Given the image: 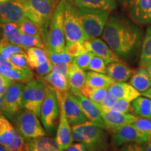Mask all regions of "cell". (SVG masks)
I'll list each match as a JSON object with an SVG mask.
<instances>
[{
    "label": "cell",
    "instance_id": "8",
    "mask_svg": "<svg viewBox=\"0 0 151 151\" xmlns=\"http://www.w3.org/2000/svg\"><path fill=\"white\" fill-rule=\"evenodd\" d=\"M16 129L26 140L46 135L39 117L32 111L22 109L15 117Z\"/></svg>",
    "mask_w": 151,
    "mask_h": 151
},
{
    "label": "cell",
    "instance_id": "60",
    "mask_svg": "<svg viewBox=\"0 0 151 151\" xmlns=\"http://www.w3.org/2000/svg\"><path fill=\"white\" fill-rule=\"evenodd\" d=\"M1 114H0V116H1Z\"/></svg>",
    "mask_w": 151,
    "mask_h": 151
},
{
    "label": "cell",
    "instance_id": "50",
    "mask_svg": "<svg viewBox=\"0 0 151 151\" xmlns=\"http://www.w3.org/2000/svg\"><path fill=\"white\" fill-rule=\"evenodd\" d=\"M65 151H88V150L82 143L76 142L72 143L69 148L65 150Z\"/></svg>",
    "mask_w": 151,
    "mask_h": 151
},
{
    "label": "cell",
    "instance_id": "49",
    "mask_svg": "<svg viewBox=\"0 0 151 151\" xmlns=\"http://www.w3.org/2000/svg\"><path fill=\"white\" fill-rule=\"evenodd\" d=\"M116 151H145V149L143 145L137 144V143H129L118 148Z\"/></svg>",
    "mask_w": 151,
    "mask_h": 151
},
{
    "label": "cell",
    "instance_id": "42",
    "mask_svg": "<svg viewBox=\"0 0 151 151\" xmlns=\"http://www.w3.org/2000/svg\"><path fill=\"white\" fill-rule=\"evenodd\" d=\"M93 55L94 53L92 52H84L73 58L72 63L83 70H87L89 66L90 60Z\"/></svg>",
    "mask_w": 151,
    "mask_h": 151
},
{
    "label": "cell",
    "instance_id": "41",
    "mask_svg": "<svg viewBox=\"0 0 151 151\" xmlns=\"http://www.w3.org/2000/svg\"><path fill=\"white\" fill-rule=\"evenodd\" d=\"M132 124L138 130L151 137V120L150 119L137 116Z\"/></svg>",
    "mask_w": 151,
    "mask_h": 151
},
{
    "label": "cell",
    "instance_id": "9",
    "mask_svg": "<svg viewBox=\"0 0 151 151\" xmlns=\"http://www.w3.org/2000/svg\"><path fill=\"white\" fill-rule=\"evenodd\" d=\"M59 100L53 88L47 85L46 94L40 111V119L45 129L52 133L55 129L60 114Z\"/></svg>",
    "mask_w": 151,
    "mask_h": 151
},
{
    "label": "cell",
    "instance_id": "22",
    "mask_svg": "<svg viewBox=\"0 0 151 151\" xmlns=\"http://www.w3.org/2000/svg\"><path fill=\"white\" fill-rule=\"evenodd\" d=\"M117 99H124L132 101L137 97L141 96V93L134 88L130 83L125 82L115 81L109 88Z\"/></svg>",
    "mask_w": 151,
    "mask_h": 151
},
{
    "label": "cell",
    "instance_id": "32",
    "mask_svg": "<svg viewBox=\"0 0 151 151\" xmlns=\"http://www.w3.org/2000/svg\"><path fill=\"white\" fill-rule=\"evenodd\" d=\"M139 63L141 67L145 68L151 64V25L147 28L143 39Z\"/></svg>",
    "mask_w": 151,
    "mask_h": 151
},
{
    "label": "cell",
    "instance_id": "12",
    "mask_svg": "<svg viewBox=\"0 0 151 151\" xmlns=\"http://www.w3.org/2000/svg\"><path fill=\"white\" fill-rule=\"evenodd\" d=\"M56 92L58 100L60 102V122L55 137L56 142L61 150H65L72 144L73 137L72 127H71L70 122L66 116L64 109L62 95L64 92Z\"/></svg>",
    "mask_w": 151,
    "mask_h": 151
},
{
    "label": "cell",
    "instance_id": "44",
    "mask_svg": "<svg viewBox=\"0 0 151 151\" xmlns=\"http://www.w3.org/2000/svg\"><path fill=\"white\" fill-rule=\"evenodd\" d=\"M66 51L73 58L84 52H88L85 48L83 41H76L71 43V45L66 47Z\"/></svg>",
    "mask_w": 151,
    "mask_h": 151
},
{
    "label": "cell",
    "instance_id": "54",
    "mask_svg": "<svg viewBox=\"0 0 151 151\" xmlns=\"http://www.w3.org/2000/svg\"><path fill=\"white\" fill-rule=\"evenodd\" d=\"M145 151H151V137L149 138L148 141L146 144H144Z\"/></svg>",
    "mask_w": 151,
    "mask_h": 151
},
{
    "label": "cell",
    "instance_id": "52",
    "mask_svg": "<svg viewBox=\"0 0 151 151\" xmlns=\"http://www.w3.org/2000/svg\"><path fill=\"white\" fill-rule=\"evenodd\" d=\"M0 65L8 66L10 67H17L12 63V62L10 60L6 59V58H3L1 55H0Z\"/></svg>",
    "mask_w": 151,
    "mask_h": 151
},
{
    "label": "cell",
    "instance_id": "59",
    "mask_svg": "<svg viewBox=\"0 0 151 151\" xmlns=\"http://www.w3.org/2000/svg\"><path fill=\"white\" fill-rule=\"evenodd\" d=\"M56 1H60V0H56Z\"/></svg>",
    "mask_w": 151,
    "mask_h": 151
},
{
    "label": "cell",
    "instance_id": "43",
    "mask_svg": "<svg viewBox=\"0 0 151 151\" xmlns=\"http://www.w3.org/2000/svg\"><path fill=\"white\" fill-rule=\"evenodd\" d=\"M117 97L110 90L108 89L104 99L101 101V104H96L98 109H99L100 111H108L111 109V107L114 105L117 101Z\"/></svg>",
    "mask_w": 151,
    "mask_h": 151
},
{
    "label": "cell",
    "instance_id": "11",
    "mask_svg": "<svg viewBox=\"0 0 151 151\" xmlns=\"http://www.w3.org/2000/svg\"><path fill=\"white\" fill-rule=\"evenodd\" d=\"M24 83L15 82L4 95L2 114L9 120H14L22 109V89Z\"/></svg>",
    "mask_w": 151,
    "mask_h": 151
},
{
    "label": "cell",
    "instance_id": "28",
    "mask_svg": "<svg viewBox=\"0 0 151 151\" xmlns=\"http://www.w3.org/2000/svg\"><path fill=\"white\" fill-rule=\"evenodd\" d=\"M17 130L10 123L6 117L0 116V144L8 147L14 140Z\"/></svg>",
    "mask_w": 151,
    "mask_h": 151
},
{
    "label": "cell",
    "instance_id": "36",
    "mask_svg": "<svg viewBox=\"0 0 151 151\" xmlns=\"http://www.w3.org/2000/svg\"><path fill=\"white\" fill-rule=\"evenodd\" d=\"M19 29L22 34L33 36H41V31L37 24L27 18L18 23Z\"/></svg>",
    "mask_w": 151,
    "mask_h": 151
},
{
    "label": "cell",
    "instance_id": "56",
    "mask_svg": "<svg viewBox=\"0 0 151 151\" xmlns=\"http://www.w3.org/2000/svg\"><path fill=\"white\" fill-rule=\"evenodd\" d=\"M146 69L147 71H148V73L149 76H150V80H151V64H150L148 67H146Z\"/></svg>",
    "mask_w": 151,
    "mask_h": 151
},
{
    "label": "cell",
    "instance_id": "17",
    "mask_svg": "<svg viewBox=\"0 0 151 151\" xmlns=\"http://www.w3.org/2000/svg\"><path fill=\"white\" fill-rule=\"evenodd\" d=\"M128 11L130 18L138 24L151 23V0H136Z\"/></svg>",
    "mask_w": 151,
    "mask_h": 151
},
{
    "label": "cell",
    "instance_id": "55",
    "mask_svg": "<svg viewBox=\"0 0 151 151\" xmlns=\"http://www.w3.org/2000/svg\"><path fill=\"white\" fill-rule=\"evenodd\" d=\"M4 102V96L0 95V114H2V106Z\"/></svg>",
    "mask_w": 151,
    "mask_h": 151
},
{
    "label": "cell",
    "instance_id": "15",
    "mask_svg": "<svg viewBox=\"0 0 151 151\" xmlns=\"http://www.w3.org/2000/svg\"><path fill=\"white\" fill-rule=\"evenodd\" d=\"M88 48L89 52H93L94 55L102 58L107 65L113 62L122 61L120 57L113 51L108 44L99 38L88 39Z\"/></svg>",
    "mask_w": 151,
    "mask_h": 151
},
{
    "label": "cell",
    "instance_id": "20",
    "mask_svg": "<svg viewBox=\"0 0 151 151\" xmlns=\"http://www.w3.org/2000/svg\"><path fill=\"white\" fill-rule=\"evenodd\" d=\"M0 74L6 77L14 82L26 83L34 79V73L30 69L18 67H10L0 65Z\"/></svg>",
    "mask_w": 151,
    "mask_h": 151
},
{
    "label": "cell",
    "instance_id": "1",
    "mask_svg": "<svg viewBox=\"0 0 151 151\" xmlns=\"http://www.w3.org/2000/svg\"><path fill=\"white\" fill-rule=\"evenodd\" d=\"M101 36L117 55L126 59L139 52L143 39L139 24L117 14L109 17Z\"/></svg>",
    "mask_w": 151,
    "mask_h": 151
},
{
    "label": "cell",
    "instance_id": "34",
    "mask_svg": "<svg viewBox=\"0 0 151 151\" xmlns=\"http://www.w3.org/2000/svg\"><path fill=\"white\" fill-rule=\"evenodd\" d=\"M22 52H24V51L22 47L13 44L3 38L0 39V55L3 58L10 60L14 55Z\"/></svg>",
    "mask_w": 151,
    "mask_h": 151
},
{
    "label": "cell",
    "instance_id": "23",
    "mask_svg": "<svg viewBox=\"0 0 151 151\" xmlns=\"http://www.w3.org/2000/svg\"><path fill=\"white\" fill-rule=\"evenodd\" d=\"M28 151H62L55 139L46 137H40L27 140Z\"/></svg>",
    "mask_w": 151,
    "mask_h": 151
},
{
    "label": "cell",
    "instance_id": "21",
    "mask_svg": "<svg viewBox=\"0 0 151 151\" xmlns=\"http://www.w3.org/2000/svg\"><path fill=\"white\" fill-rule=\"evenodd\" d=\"M67 79L71 92L73 94L81 92V89L86 85V72L74 64L71 63L68 71Z\"/></svg>",
    "mask_w": 151,
    "mask_h": 151
},
{
    "label": "cell",
    "instance_id": "6",
    "mask_svg": "<svg viewBox=\"0 0 151 151\" xmlns=\"http://www.w3.org/2000/svg\"><path fill=\"white\" fill-rule=\"evenodd\" d=\"M78 14L83 29L90 39L102 35L109 18V11L78 7Z\"/></svg>",
    "mask_w": 151,
    "mask_h": 151
},
{
    "label": "cell",
    "instance_id": "26",
    "mask_svg": "<svg viewBox=\"0 0 151 151\" xmlns=\"http://www.w3.org/2000/svg\"><path fill=\"white\" fill-rule=\"evenodd\" d=\"M0 28L2 31V38L13 44L21 47L22 32L19 29L18 23L8 22L0 24Z\"/></svg>",
    "mask_w": 151,
    "mask_h": 151
},
{
    "label": "cell",
    "instance_id": "45",
    "mask_svg": "<svg viewBox=\"0 0 151 151\" xmlns=\"http://www.w3.org/2000/svg\"><path fill=\"white\" fill-rule=\"evenodd\" d=\"M10 60L17 67L22 68V69H30V67L27 61V54L25 52L14 55L11 57Z\"/></svg>",
    "mask_w": 151,
    "mask_h": 151
},
{
    "label": "cell",
    "instance_id": "38",
    "mask_svg": "<svg viewBox=\"0 0 151 151\" xmlns=\"http://www.w3.org/2000/svg\"><path fill=\"white\" fill-rule=\"evenodd\" d=\"M106 67L107 65L104 60L94 54L90 60L88 69L90 71L106 74Z\"/></svg>",
    "mask_w": 151,
    "mask_h": 151
},
{
    "label": "cell",
    "instance_id": "39",
    "mask_svg": "<svg viewBox=\"0 0 151 151\" xmlns=\"http://www.w3.org/2000/svg\"><path fill=\"white\" fill-rule=\"evenodd\" d=\"M6 148L9 151H28L27 141L17 131L14 140Z\"/></svg>",
    "mask_w": 151,
    "mask_h": 151
},
{
    "label": "cell",
    "instance_id": "18",
    "mask_svg": "<svg viewBox=\"0 0 151 151\" xmlns=\"http://www.w3.org/2000/svg\"><path fill=\"white\" fill-rule=\"evenodd\" d=\"M101 115L107 130L132 124L137 117L131 113H116L111 111H101Z\"/></svg>",
    "mask_w": 151,
    "mask_h": 151
},
{
    "label": "cell",
    "instance_id": "29",
    "mask_svg": "<svg viewBox=\"0 0 151 151\" xmlns=\"http://www.w3.org/2000/svg\"><path fill=\"white\" fill-rule=\"evenodd\" d=\"M42 78L57 92H66L70 90L67 77L56 71L52 70L51 72L43 76Z\"/></svg>",
    "mask_w": 151,
    "mask_h": 151
},
{
    "label": "cell",
    "instance_id": "4",
    "mask_svg": "<svg viewBox=\"0 0 151 151\" xmlns=\"http://www.w3.org/2000/svg\"><path fill=\"white\" fill-rule=\"evenodd\" d=\"M45 44L47 46V50L57 53L66 50L64 29V0H60L52 14Z\"/></svg>",
    "mask_w": 151,
    "mask_h": 151
},
{
    "label": "cell",
    "instance_id": "35",
    "mask_svg": "<svg viewBox=\"0 0 151 151\" xmlns=\"http://www.w3.org/2000/svg\"><path fill=\"white\" fill-rule=\"evenodd\" d=\"M21 47L24 50H27L28 48L32 47H38L44 49L46 48V46L41 36H33L22 34Z\"/></svg>",
    "mask_w": 151,
    "mask_h": 151
},
{
    "label": "cell",
    "instance_id": "16",
    "mask_svg": "<svg viewBox=\"0 0 151 151\" xmlns=\"http://www.w3.org/2000/svg\"><path fill=\"white\" fill-rule=\"evenodd\" d=\"M73 94L75 95L83 112L86 115L88 120L99 127L106 129L102 116L101 115V111L98 109L96 104L85 97L81 92Z\"/></svg>",
    "mask_w": 151,
    "mask_h": 151
},
{
    "label": "cell",
    "instance_id": "57",
    "mask_svg": "<svg viewBox=\"0 0 151 151\" xmlns=\"http://www.w3.org/2000/svg\"><path fill=\"white\" fill-rule=\"evenodd\" d=\"M0 151H9V150L6 148L5 146H4L0 144Z\"/></svg>",
    "mask_w": 151,
    "mask_h": 151
},
{
    "label": "cell",
    "instance_id": "40",
    "mask_svg": "<svg viewBox=\"0 0 151 151\" xmlns=\"http://www.w3.org/2000/svg\"><path fill=\"white\" fill-rule=\"evenodd\" d=\"M48 57L50 59V62L52 65L58 63H71L73 62V58H72L71 55H69L67 53V52L64 51L62 52H60V53H57V52L50 51V50H48Z\"/></svg>",
    "mask_w": 151,
    "mask_h": 151
},
{
    "label": "cell",
    "instance_id": "33",
    "mask_svg": "<svg viewBox=\"0 0 151 151\" xmlns=\"http://www.w3.org/2000/svg\"><path fill=\"white\" fill-rule=\"evenodd\" d=\"M109 88H96L85 85L81 89V93L95 104H101L104 99Z\"/></svg>",
    "mask_w": 151,
    "mask_h": 151
},
{
    "label": "cell",
    "instance_id": "10",
    "mask_svg": "<svg viewBox=\"0 0 151 151\" xmlns=\"http://www.w3.org/2000/svg\"><path fill=\"white\" fill-rule=\"evenodd\" d=\"M109 131L111 133V144L117 148L129 143L144 145L150 138L138 130L133 124L120 126Z\"/></svg>",
    "mask_w": 151,
    "mask_h": 151
},
{
    "label": "cell",
    "instance_id": "14",
    "mask_svg": "<svg viewBox=\"0 0 151 151\" xmlns=\"http://www.w3.org/2000/svg\"><path fill=\"white\" fill-rule=\"evenodd\" d=\"M62 100L66 116L71 124L75 125L88 120V118L83 112L76 98L72 92L69 91L64 92Z\"/></svg>",
    "mask_w": 151,
    "mask_h": 151
},
{
    "label": "cell",
    "instance_id": "7",
    "mask_svg": "<svg viewBox=\"0 0 151 151\" xmlns=\"http://www.w3.org/2000/svg\"><path fill=\"white\" fill-rule=\"evenodd\" d=\"M47 84L40 80H32L22 89V109L32 111L40 117L41 107L46 94Z\"/></svg>",
    "mask_w": 151,
    "mask_h": 151
},
{
    "label": "cell",
    "instance_id": "25",
    "mask_svg": "<svg viewBox=\"0 0 151 151\" xmlns=\"http://www.w3.org/2000/svg\"><path fill=\"white\" fill-rule=\"evenodd\" d=\"M78 8L100 9L110 11L116 9V0H73Z\"/></svg>",
    "mask_w": 151,
    "mask_h": 151
},
{
    "label": "cell",
    "instance_id": "2",
    "mask_svg": "<svg viewBox=\"0 0 151 151\" xmlns=\"http://www.w3.org/2000/svg\"><path fill=\"white\" fill-rule=\"evenodd\" d=\"M73 140L82 143L88 151H107L109 149V133L90 120L72 126Z\"/></svg>",
    "mask_w": 151,
    "mask_h": 151
},
{
    "label": "cell",
    "instance_id": "27",
    "mask_svg": "<svg viewBox=\"0 0 151 151\" xmlns=\"http://www.w3.org/2000/svg\"><path fill=\"white\" fill-rule=\"evenodd\" d=\"M115 81L105 73L90 71L86 72V85L96 88H109Z\"/></svg>",
    "mask_w": 151,
    "mask_h": 151
},
{
    "label": "cell",
    "instance_id": "61",
    "mask_svg": "<svg viewBox=\"0 0 151 151\" xmlns=\"http://www.w3.org/2000/svg\"><path fill=\"white\" fill-rule=\"evenodd\" d=\"M62 151H64V150H62Z\"/></svg>",
    "mask_w": 151,
    "mask_h": 151
},
{
    "label": "cell",
    "instance_id": "48",
    "mask_svg": "<svg viewBox=\"0 0 151 151\" xmlns=\"http://www.w3.org/2000/svg\"><path fill=\"white\" fill-rule=\"evenodd\" d=\"M72 63V62H71ZM71 63H58V64H55L52 65V71H56L61 73L62 75L65 76V77L68 76V71H69V65Z\"/></svg>",
    "mask_w": 151,
    "mask_h": 151
},
{
    "label": "cell",
    "instance_id": "51",
    "mask_svg": "<svg viewBox=\"0 0 151 151\" xmlns=\"http://www.w3.org/2000/svg\"><path fill=\"white\" fill-rule=\"evenodd\" d=\"M118 1L124 10H129L134 4L136 0H118Z\"/></svg>",
    "mask_w": 151,
    "mask_h": 151
},
{
    "label": "cell",
    "instance_id": "13",
    "mask_svg": "<svg viewBox=\"0 0 151 151\" xmlns=\"http://www.w3.org/2000/svg\"><path fill=\"white\" fill-rule=\"evenodd\" d=\"M25 18L24 0H9L0 3V24L19 23Z\"/></svg>",
    "mask_w": 151,
    "mask_h": 151
},
{
    "label": "cell",
    "instance_id": "46",
    "mask_svg": "<svg viewBox=\"0 0 151 151\" xmlns=\"http://www.w3.org/2000/svg\"><path fill=\"white\" fill-rule=\"evenodd\" d=\"M14 83V81L0 74V95H4L7 90Z\"/></svg>",
    "mask_w": 151,
    "mask_h": 151
},
{
    "label": "cell",
    "instance_id": "47",
    "mask_svg": "<svg viewBox=\"0 0 151 151\" xmlns=\"http://www.w3.org/2000/svg\"><path fill=\"white\" fill-rule=\"evenodd\" d=\"M52 69V64L50 62V59L43 63L42 65H41L40 67H39L35 69L38 74L43 78V76L48 74L49 73L51 72Z\"/></svg>",
    "mask_w": 151,
    "mask_h": 151
},
{
    "label": "cell",
    "instance_id": "5",
    "mask_svg": "<svg viewBox=\"0 0 151 151\" xmlns=\"http://www.w3.org/2000/svg\"><path fill=\"white\" fill-rule=\"evenodd\" d=\"M64 29L66 47L76 41L90 39L85 33L78 14V7L73 0H64Z\"/></svg>",
    "mask_w": 151,
    "mask_h": 151
},
{
    "label": "cell",
    "instance_id": "37",
    "mask_svg": "<svg viewBox=\"0 0 151 151\" xmlns=\"http://www.w3.org/2000/svg\"><path fill=\"white\" fill-rule=\"evenodd\" d=\"M108 111L116 113H134L131 101L124 99H118L114 105Z\"/></svg>",
    "mask_w": 151,
    "mask_h": 151
},
{
    "label": "cell",
    "instance_id": "53",
    "mask_svg": "<svg viewBox=\"0 0 151 151\" xmlns=\"http://www.w3.org/2000/svg\"><path fill=\"white\" fill-rule=\"evenodd\" d=\"M141 96L146 97L151 100V87L150 88H149L146 91L142 92V93H141Z\"/></svg>",
    "mask_w": 151,
    "mask_h": 151
},
{
    "label": "cell",
    "instance_id": "31",
    "mask_svg": "<svg viewBox=\"0 0 151 151\" xmlns=\"http://www.w3.org/2000/svg\"><path fill=\"white\" fill-rule=\"evenodd\" d=\"M134 114L141 118L151 120V100L143 96H140L132 101Z\"/></svg>",
    "mask_w": 151,
    "mask_h": 151
},
{
    "label": "cell",
    "instance_id": "58",
    "mask_svg": "<svg viewBox=\"0 0 151 151\" xmlns=\"http://www.w3.org/2000/svg\"><path fill=\"white\" fill-rule=\"evenodd\" d=\"M9 1V0H0V3L4 2V1Z\"/></svg>",
    "mask_w": 151,
    "mask_h": 151
},
{
    "label": "cell",
    "instance_id": "19",
    "mask_svg": "<svg viewBox=\"0 0 151 151\" xmlns=\"http://www.w3.org/2000/svg\"><path fill=\"white\" fill-rule=\"evenodd\" d=\"M134 73V71L122 61L113 62L106 67V74L116 82H125L129 80Z\"/></svg>",
    "mask_w": 151,
    "mask_h": 151
},
{
    "label": "cell",
    "instance_id": "3",
    "mask_svg": "<svg viewBox=\"0 0 151 151\" xmlns=\"http://www.w3.org/2000/svg\"><path fill=\"white\" fill-rule=\"evenodd\" d=\"M58 3L56 0H24L26 17L37 24L44 43L50 19Z\"/></svg>",
    "mask_w": 151,
    "mask_h": 151
},
{
    "label": "cell",
    "instance_id": "30",
    "mask_svg": "<svg viewBox=\"0 0 151 151\" xmlns=\"http://www.w3.org/2000/svg\"><path fill=\"white\" fill-rule=\"evenodd\" d=\"M26 54L28 64L32 69H36L49 60L47 49L44 50L38 47H32L27 49Z\"/></svg>",
    "mask_w": 151,
    "mask_h": 151
},
{
    "label": "cell",
    "instance_id": "24",
    "mask_svg": "<svg viewBox=\"0 0 151 151\" xmlns=\"http://www.w3.org/2000/svg\"><path fill=\"white\" fill-rule=\"evenodd\" d=\"M129 83L141 93L151 87V80L146 68L141 67L129 79Z\"/></svg>",
    "mask_w": 151,
    "mask_h": 151
}]
</instances>
